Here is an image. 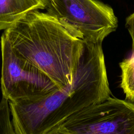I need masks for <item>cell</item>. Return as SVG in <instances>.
Returning <instances> with one entry per match:
<instances>
[{
	"mask_svg": "<svg viewBox=\"0 0 134 134\" xmlns=\"http://www.w3.org/2000/svg\"><path fill=\"white\" fill-rule=\"evenodd\" d=\"M126 27L132 39V51L134 55V13L126 18Z\"/></svg>",
	"mask_w": 134,
	"mask_h": 134,
	"instance_id": "ba28073f",
	"label": "cell"
},
{
	"mask_svg": "<svg viewBox=\"0 0 134 134\" xmlns=\"http://www.w3.org/2000/svg\"><path fill=\"white\" fill-rule=\"evenodd\" d=\"M3 34L17 55L40 70L59 88L73 83L84 41L69 32L55 18L35 10Z\"/></svg>",
	"mask_w": 134,
	"mask_h": 134,
	"instance_id": "7a4b0ae2",
	"label": "cell"
},
{
	"mask_svg": "<svg viewBox=\"0 0 134 134\" xmlns=\"http://www.w3.org/2000/svg\"><path fill=\"white\" fill-rule=\"evenodd\" d=\"M101 44L87 43L73 83L32 99L8 102L15 134H47L70 116L110 97Z\"/></svg>",
	"mask_w": 134,
	"mask_h": 134,
	"instance_id": "6da1fadb",
	"label": "cell"
},
{
	"mask_svg": "<svg viewBox=\"0 0 134 134\" xmlns=\"http://www.w3.org/2000/svg\"><path fill=\"white\" fill-rule=\"evenodd\" d=\"M2 97L8 102L32 99L57 88L42 72L17 55L3 33L1 38Z\"/></svg>",
	"mask_w": 134,
	"mask_h": 134,
	"instance_id": "5b68a950",
	"label": "cell"
},
{
	"mask_svg": "<svg viewBox=\"0 0 134 134\" xmlns=\"http://www.w3.org/2000/svg\"><path fill=\"white\" fill-rule=\"evenodd\" d=\"M47 134H68V133H66L63 131H62L59 128H57V129H54V130L50 131L49 132L47 133Z\"/></svg>",
	"mask_w": 134,
	"mask_h": 134,
	"instance_id": "9c48e42d",
	"label": "cell"
},
{
	"mask_svg": "<svg viewBox=\"0 0 134 134\" xmlns=\"http://www.w3.org/2000/svg\"><path fill=\"white\" fill-rule=\"evenodd\" d=\"M121 70L120 86L126 99L134 102V55L119 64Z\"/></svg>",
	"mask_w": 134,
	"mask_h": 134,
	"instance_id": "52a82bcc",
	"label": "cell"
},
{
	"mask_svg": "<svg viewBox=\"0 0 134 134\" xmlns=\"http://www.w3.org/2000/svg\"><path fill=\"white\" fill-rule=\"evenodd\" d=\"M58 128L68 134H134V104L110 96L71 115Z\"/></svg>",
	"mask_w": 134,
	"mask_h": 134,
	"instance_id": "277c9868",
	"label": "cell"
},
{
	"mask_svg": "<svg viewBox=\"0 0 134 134\" xmlns=\"http://www.w3.org/2000/svg\"><path fill=\"white\" fill-rule=\"evenodd\" d=\"M46 9L69 32L87 42H103L118 26L112 8L97 0H49Z\"/></svg>",
	"mask_w": 134,
	"mask_h": 134,
	"instance_id": "3957f363",
	"label": "cell"
},
{
	"mask_svg": "<svg viewBox=\"0 0 134 134\" xmlns=\"http://www.w3.org/2000/svg\"><path fill=\"white\" fill-rule=\"evenodd\" d=\"M49 0H0V31L32 12L46 9Z\"/></svg>",
	"mask_w": 134,
	"mask_h": 134,
	"instance_id": "8992f818",
	"label": "cell"
}]
</instances>
